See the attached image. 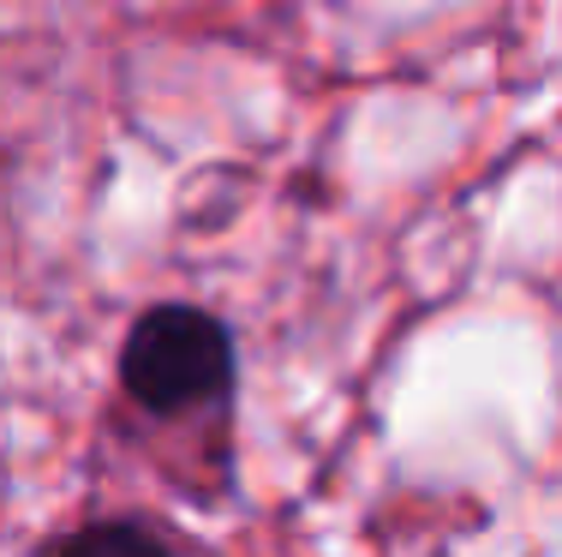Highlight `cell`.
<instances>
[{
  "label": "cell",
  "instance_id": "2",
  "mask_svg": "<svg viewBox=\"0 0 562 557\" xmlns=\"http://www.w3.org/2000/svg\"><path fill=\"white\" fill-rule=\"evenodd\" d=\"M43 557H180V552L144 522H90L60 534Z\"/></svg>",
  "mask_w": 562,
  "mask_h": 557
},
{
  "label": "cell",
  "instance_id": "1",
  "mask_svg": "<svg viewBox=\"0 0 562 557\" xmlns=\"http://www.w3.org/2000/svg\"><path fill=\"white\" fill-rule=\"evenodd\" d=\"M120 390L156 420H186L198 408H222L234 390V336L204 307H150L126 330Z\"/></svg>",
  "mask_w": 562,
  "mask_h": 557
}]
</instances>
